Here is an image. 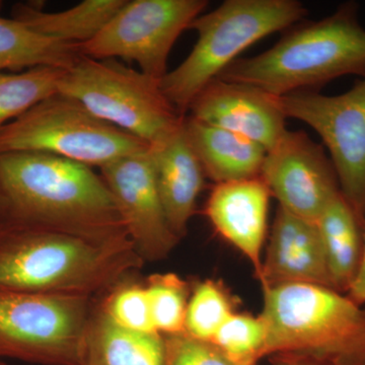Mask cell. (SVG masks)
<instances>
[{
	"label": "cell",
	"mask_w": 365,
	"mask_h": 365,
	"mask_svg": "<svg viewBox=\"0 0 365 365\" xmlns=\"http://www.w3.org/2000/svg\"><path fill=\"white\" fill-rule=\"evenodd\" d=\"M143 263L129 237L0 218V289L91 297L126 281Z\"/></svg>",
	"instance_id": "obj_1"
},
{
	"label": "cell",
	"mask_w": 365,
	"mask_h": 365,
	"mask_svg": "<svg viewBox=\"0 0 365 365\" xmlns=\"http://www.w3.org/2000/svg\"><path fill=\"white\" fill-rule=\"evenodd\" d=\"M0 189L6 217L91 237H129L104 179L83 163L35 151L4 153Z\"/></svg>",
	"instance_id": "obj_2"
},
{
	"label": "cell",
	"mask_w": 365,
	"mask_h": 365,
	"mask_svg": "<svg viewBox=\"0 0 365 365\" xmlns=\"http://www.w3.org/2000/svg\"><path fill=\"white\" fill-rule=\"evenodd\" d=\"M357 9L349 2L323 20L292 29L267 51L235 60L218 78L277 98L314 91L350 74L365 78V29Z\"/></svg>",
	"instance_id": "obj_3"
},
{
	"label": "cell",
	"mask_w": 365,
	"mask_h": 365,
	"mask_svg": "<svg viewBox=\"0 0 365 365\" xmlns=\"http://www.w3.org/2000/svg\"><path fill=\"white\" fill-rule=\"evenodd\" d=\"M259 314L267 356L302 355L330 365H365V309L347 294L314 284L263 290Z\"/></svg>",
	"instance_id": "obj_4"
},
{
	"label": "cell",
	"mask_w": 365,
	"mask_h": 365,
	"mask_svg": "<svg viewBox=\"0 0 365 365\" xmlns=\"http://www.w3.org/2000/svg\"><path fill=\"white\" fill-rule=\"evenodd\" d=\"M297 0H227L199 16L189 29L198 34L193 50L160 81V88L182 116L196 96L237 55L267 36L292 28L307 16Z\"/></svg>",
	"instance_id": "obj_5"
},
{
	"label": "cell",
	"mask_w": 365,
	"mask_h": 365,
	"mask_svg": "<svg viewBox=\"0 0 365 365\" xmlns=\"http://www.w3.org/2000/svg\"><path fill=\"white\" fill-rule=\"evenodd\" d=\"M58 93L148 145L176 131L186 117L163 95L160 81L116 59L97 60L79 54L62 74Z\"/></svg>",
	"instance_id": "obj_6"
},
{
	"label": "cell",
	"mask_w": 365,
	"mask_h": 365,
	"mask_svg": "<svg viewBox=\"0 0 365 365\" xmlns=\"http://www.w3.org/2000/svg\"><path fill=\"white\" fill-rule=\"evenodd\" d=\"M150 148L141 139L91 114L81 103L57 93L0 128V155L50 153L103 165Z\"/></svg>",
	"instance_id": "obj_7"
},
{
	"label": "cell",
	"mask_w": 365,
	"mask_h": 365,
	"mask_svg": "<svg viewBox=\"0 0 365 365\" xmlns=\"http://www.w3.org/2000/svg\"><path fill=\"white\" fill-rule=\"evenodd\" d=\"M91 312L90 297L0 289V359L83 365Z\"/></svg>",
	"instance_id": "obj_8"
},
{
	"label": "cell",
	"mask_w": 365,
	"mask_h": 365,
	"mask_svg": "<svg viewBox=\"0 0 365 365\" xmlns=\"http://www.w3.org/2000/svg\"><path fill=\"white\" fill-rule=\"evenodd\" d=\"M207 6L205 0H127L95 38L76 49L88 58L135 62L144 74L162 81L175 43Z\"/></svg>",
	"instance_id": "obj_9"
},
{
	"label": "cell",
	"mask_w": 365,
	"mask_h": 365,
	"mask_svg": "<svg viewBox=\"0 0 365 365\" xmlns=\"http://www.w3.org/2000/svg\"><path fill=\"white\" fill-rule=\"evenodd\" d=\"M278 103L285 117L304 122L321 137L341 194L365 225V78L341 95L297 91Z\"/></svg>",
	"instance_id": "obj_10"
},
{
	"label": "cell",
	"mask_w": 365,
	"mask_h": 365,
	"mask_svg": "<svg viewBox=\"0 0 365 365\" xmlns=\"http://www.w3.org/2000/svg\"><path fill=\"white\" fill-rule=\"evenodd\" d=\"M260 177L279 207L314 223L341 193L330 158L304 131L284 132L266 153Z\"/></svg>",
	"instance_id": "obj_11"
},
{
	"label": "cell",
	"mask_w": 365,
	"mask_h": 365,
	"mask_svg": "<svg viewBox=\"0 0 365 365\" xmlns=\"http://www.w3.org/2000/svg\"><path fill=\"white\" fill-rule=\"evenodd\" d=\"M100 170L140 258L143 262L167 258L180 239L163 209L150 148L103 165Z\"/></svg>",
	"instance_id": "obj_12"
},
{
	"label": "cell",
	"mask_w": 365,
	"mask_h": 365,
	"mask_svg": "<svg viewBox=\"0 0 365 365\" xmlns=\"http://www.w3.org/2000/svg\"><path fill=\"white\" fill-rule=\"evenodd\" d=\"M190 117L220 127L271 150L287 130L278 98L247 83L217 78L190 105Z\"/></svg>",
	"instance_id": "obj_13"
},
{
	"label": "cell",
	"mask_w": 365,
	"mask_h": 365,
	"mask_svg": "<svg viewBox=\"0 0 365 365\" xmlns=\"http://www.w3.org/2000/svg\"><path fill=\"white\" fill-rule=\"evenodd\" d=\"M258 280L263 290L297 283L333 288L317 223L278 208Z\"/></svg>",
	"instance_id": "obj_14"
},
{
	"label": "cell",
	"mask_w": 365,
	"mask_h": 365,
	"mask_svg": "<svg viewBox=\"0 0 365 365\" xmlns=\"http://www.w3.org/2000/svg\"><path fill=\"white\" fill-rule=\"evenodd\" d=\"M271 197L259 176L215 184L205 205L211 225L248 259L257 279L261 274Z\"/></svg>",
	"instance_id": "obj_15"
},
{
	"label": "cell",
	"mask_w": 365,
	"mask_h": 365,
	"mask_svg": "<svg viewBox=\"0 0 365 365\" xmlns=\"http://www.w3.org/2000/svg\"><path fill=\"white\" fill-rule=\"evenodd\" d=\"M184 121L176 131L150 145L158 193L170 227L180 240L188 232L206 177L187 138Z\"/></svg>",
	"instance_id": "obj_16"
},
{
	"label": "cell",
	"mask_w": 365,
	"mask_h": 365,
	"mask_svg": "<svg viewBox=\"0 0 365 365\" xmlns=\"http://www.w3.org/2000/svg\"><path fill=\"white\" fill-rule=\"evenodd\" d=\"M185 132L205 176L215 184L260 176L265 148L246 137L186 116Z\"/></svg>",
	"instance_id": "obj_17"
},
{
	"label": "cell",
	"mask_w": 365,
	"mask_h": 365,
	"mask_svg": "<svg viewBox=\"0 0 365 365\" xmlns=\"http://www.w3.org/2000/svg\"><path fill=\"white\" fill-rule=\"evenodd\" d=\"M165 342L158 333L127 330L93 307L86 336L83 365H163Z\"/></svg>",
	"instance_id": "obj_18"
},
{
	"label": "cell",
	"mask_w": 365,
	"mask_h": 365,
	"mask_svg": "<svg viewBox=\"0 0 365 365\" xmlns=\"http://www.w3.org/2000/svg\"><path fill=\"white\" fill-rule=\"evenodd\" d=\"M127 0H85L58 13H48L43 6L14 4L11 18L36 33L69 45H81L95 38L126 4Z\"/></svg>",
	"instance_id": "obj_19"
},
{
	"label": "cell",
	"mask_w": 365,
	"mask_h": 365,
	"mask_svg": "<svg viewBox=\"0 0 365 365\" xmlns=\"http://www.w3.org/2000/svg\"><path fill=\"white\" fill-rule=\"evenodd\" d=\"M316 223L333 289L346 294L361 261L365 225L341 193L327 206Z\"/></svg>",
	"instance_id": "obj_20"
},
{
	"label": "cell",
	"mask_w": 365,
	"mask_h": 365,
	"mask_svg": "<svg viewBox=\"0 0 365 365\" xmlns=\"http://www.w3.org/2000/svg\"><path fill=\"white\" fill-rule=\"evenodd\" d=\"M78 56L76 45L50 39L21 21L0 16V71L39 66L68 69Z\"/></svg>",
	"instance_id": "obj_21"
},
{
	"label": "cell",
	"mask_w": 365,
	"mask_h": 365,
	"mask_svg": "<svg viewBox=\"0 0 365 365\" xmlns=\"http://www.w3.org/2000/svg\"><path fill=\"white\" fill-rule=\"evenodd\" d=\"M64 71L39 66L16 73L0 71V128L58 93Z\"/></svg>",
	"instance_id": "obj_22"
},
{
	"label": "cell",
	"mask_w": 365,
	"mask_h": 365,
	"mask_svg": "<svg viewBox=\"0 0 365 365\" xmlns=\"http://www.w3.org/2000/svg\"><path fill=\"white\" fill-rule=\"evenodd\" d=\"M235 297L220 281L197 283L190 295L184 333L211 342L220 327L235 313Z\"/></svg>",
	"instance_id": "obj_23"
},
{
	"label": "cell",
	"mask_w": 365,
	"mask_h": 365,
	"mask_svg": "<svg viewBox=\"0 0 365 365\" xmlns=\"http://www.w3.org/2000/svg\"><path fill=\"white\" fill-rule=\"evenodd\" d=\"M151 319L155 331L163 336L185 332V319L191 287L175 273H158L145 284Z\"/></svg>",
	"instance_id": "obj_24"
},
{
	"label": "cell",
	"mask_w": 365,
	"mask_h": 365,
	"mask_svg": "<svg viewBox=\"0 0 365 365\" xmlns=\"http://www.w3.org/2000/svg\"><path fill=\"white\" fill-rule=\"evenodd\" d=\"M211 343L240 365H256L267 356V330L260 316L235 313L220 327Z\"/></svg>",
	"instance_id": "obj_25"
},
{
	"label": "cell",
	"mask_w": 365,
	"mask_h": 365,
	"mask_svg": "<svg viewBox=\"0 0 365 365\" xmlns=\"http://www.w3.org/2000/svg\"><path fill=\"white\" fill-rule=\"evenodd\" d=\"M118 326L133 332L158 333L151 319L145 287L136 283L121 282L100 304Z\"/></svg>",
	"instance_id": "obj_26"
},
{
	"label": "cell",
	"mask_w": 365,
	"mask_h": 365,
	"mask_svg": "<svg viewBox=\"0 0 365 365\" xmlns=\"http://www.w3.org/2000/svg\"><path fill=\"white\" fill-rule=\"evenodd\" d=\"M163 365H240L212 343L195 339L185 333L163 336Z\"/></svg>",
	"instance_id": "obj_27"
},
{
	"label": "cell",
	"mask_w": 365,
	"mask_h": 365,
	"mask_svg": "<svg viewBox=\"0 0 365 365\" xmlns=\"http://www.w3.org/2000/svg\"><path fill=\"white\" fill-rule=\"evenodd\" d=\"M348 297H350L359 306L364 307L365 304V232H364V253H362L361 261H360L359 270L353 279L349 289H348Z\"/></svg>",
	"instance_id": "obj_28"
},
{
	"label": "cell",
	"mask_w": 365,
	"mask_h": 365,
	"mask_svg": "<svg viewBox=\"0 0 365 365\" xmlns=\"http://www.w3.org/2000/svg\"><path fill=\"white\" fill-rule=\"evenodd\" d=\"M270 361L273 365H330L302 355L277 353L271 355Z\"/></svg>",
	"instance_id": "obj_29"
},
{
	"label": "cell",
	"mask_w": 365,
	"mask_h": 365,
	"mask_svg": "<svg viewBox=\"0 0 365 365\" xmlns=\"http://www.w3.org/2000/svg\"><path fill=\"white\" fill-rule=\"evenodd\" d=\"M7 212H9V204H7L6 197L0 189V218L6 217Z\"/></svg>",
	"instance_id": "obj_30"
},
{
	"label": "cell",
	"mask_w": 365,
	"mask_h": 365,
	"mask_svg": "<svg viewBox=\"0 0 365 365\" xmlns=\"http://www.w3.org/2000/svg\"><path fill=\"white\" fill-rule=\"evenodd\" d=\"M0 365H9L6 364V362L4 361L1 359H0Z\"/></svg>",
	"instance_id": "obj_31"
},
{
	"label": "cell",
	"mask_w": 365,
	"mask_h": 365,
	"mask_svg": "<svg viewBox=\"0 0 365 365\" xmlns=\"http://www.w3.org/2000/svg\"><path fill=\"white\" fill-rule=\"evenodd\" d=\"M257 365V364H256Z\"/></svg>",
	"instance_id": "obj_32"
}]
</instances>
